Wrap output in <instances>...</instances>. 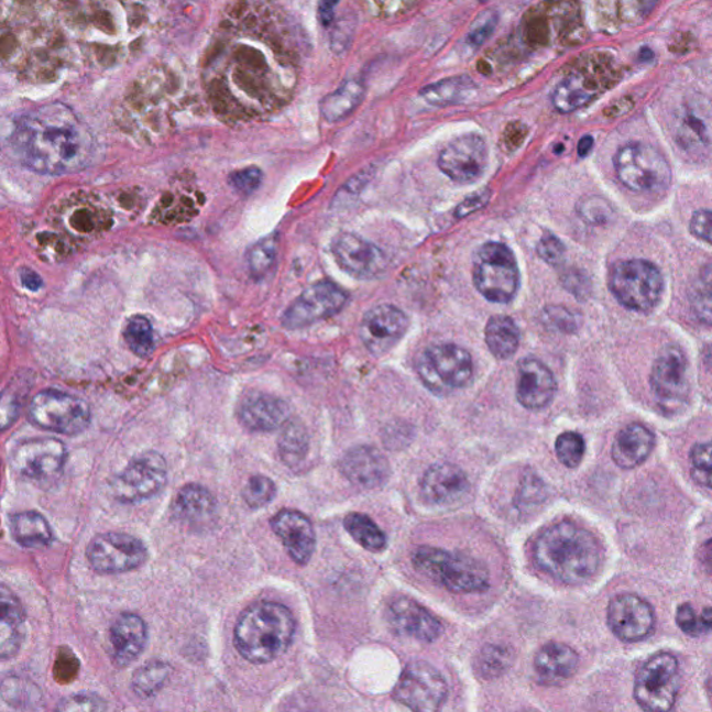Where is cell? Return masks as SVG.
Instances as JSON below:
<instances>
[{
	"label": "cell",
	"instance_id": "obj_5",
	"mask_svg": "<svg viewBox=\"0 0 712 712\" xmlns=\"http://www.w3.org/2000/svg\"><path fill=\"white\" fill-rule=\"evenodd\" d=\"M473 283L484 298L508 304L519 288V269L514 252L501 242H486L473 255Z\"/></svg>",
	"mask_w": 712,
	"mask_h": 712
},
{
	"label": "cell",
	"instance_id": "obj_20",
	"mask_svg": "<svg viewBox=\"0 0 712 712\" xmlns=\"http://www.w3.org/2000/svg\"><path fill=\"white\" fill-rule=\"evenodd\" d=\"M331 252L342 271L357 278L371 280L387 266L383 251L357 234L341 233L335 237Z\"/></svg>",
	"mask_w": 712,
	"mask_h": 712
},
{
	"label": "cell",
	"instance_id": "obj_37",
	"mask_svg": "<svg viewBox=\"0 0 712 712\" xmlns=\"http://www.w3.org/2000/svg\"><path fill=\"white\" fill-rule=\"evenodd\" d=\"M477 88L469 77H452L421 88L420 97L436 108L451 107L463 102Z\"/></svg>",
	"mask_w": 712,
	"mask_h": 712
},
{
	"label": "cell",
	"instance_id": "obj_59",
	"mask_svg": "<svg viewBox=\"0 0 712 712\" xmlns=\"http://www.w3.org/2000/svg\"><path fill=\"white\" fill-rule=\"evenodd\" d=\"M551 318L556 321L557 326L561 330L572 331L577 324H574L573 316L568 313L566 309L556 308L550 310Z\"/></svg>",
	"mask_w": 712,
	"mask_h": 712
},
{
	"label": "cell",
	"instance_id": "obj_10",
	"mask_svg": "<svg viewBox=\"0 0 712 712\" xmlns=\"http://www.w3.org/2000/svg\"><path fill=\"white\" fill-rule=\"evenodd\" d=\"M680 688L678 659L659 653L639 669L635 680V699L643 710L662 712L677 703Z\"/></svg>",
	"mask_w": 712,
	"mask_h": 712
},
{
	"label": "cell",
	"instance_id": "obj_47",
	"mask_svg": "<svg viewBox=\"0 0 712 712\" xmlns=\"http://www.w3.org/2000/svg\"><path fill=\"white\" fill-rule=\"evenodd\" d=\"M690 461L693 478L703 486L712 489V440L695 445L690 453Z\"/></svg>",
	"mask_w": 712,
	"mask_h": 712
},
{
	"label": "cell",
	"instance_id": "obj_38",
	"mask_svg": "<svg viewBox=\"0 0 712 712\" xmlns=\"http://www.w3.org/2000/svg\"><path fill=\"white\" fill-rule=\"evenodd\" d=\"M309 439L307 430L298 421H287L278 440V452L284 463L297 467L307 457Z\"/></svg>",
	"mask_w": 712,
	"mask_h": 712
},
{
	"label": "cell",
	"instance_id": "obj_26",
	"mask_svg": "<svg viewBox=\"0 0 712 712\" xmlns=\"http://www.w3.org/2000/svg\"><path fill=\"white\" fill-rule=\"evenodd\" d=\"M388 615L395 629L416 640L431 643L441 636L440 621L413 599H395L390 604Z\"/></svg>",
	"mask_w": 712,
	"mask_h": 712
},
{
	"label": "cell",
	"instance_id": "obj_46",
	"mask_svg": "<svg viewBox=\"0 0 712 712\" xmlns=\"http://www.w3.org/2000/svg\"><path fill=\"white\" fill-rule=\"evenodd\" d=\"M584 446L583 437L574 431H567L558 437L556 441V452L559 462L567 468H578L583 460Z\"/></svg>",
	"mask_w": 712,
	"mask_h": 712
},
{
	"label": "cell",
	"instance_id": "obj_14",
	"mask_svg": "<svg viewBox=\"0 0 712 712\" xmlns=\"http://www.w3.org/2000/svg\"><path fill=\"white\" fill-rule=\"evenodd\" d=\"M347 300L348 294L335 283H316L289 305L283 315L282 324L288 330L304 329L339 314L346 307Z\"/></svg>",
	"mask_w": 712,
	"mask_h": 712
},
{
	"label": "cell",
	"instance_id": "obj_50",
	"mask_svg": "<svg viewBox=\"0 0 712 712\" xmlns=\"http://www.w3.org/2000/svg\"><path fill=\"white\" fill-rule=\"evenodd\" d=\"M508 651L503 647H488L486 650H483L482 656H480V669H482L483 675H489V677H494L504 672L506 667H508Z\"/></svg>",
	"mask_w": 712,
	"mask_h": 712
},
{
	"label": "cell",
	"instance_id": "obj_1",
	"mask_svg": "<svg viewBox=\"0 0 712 712\" xmlns=\"http://www.w3.org/2000/svg\"><path fill=\"white\" fill-rule=\"evenodd\" d=\"M9 146L25 168L50 176L81 172L97 155L91 130L62 102L42 105L19 116Z\"/></svg>",
	"mask_w": 712,
	"mask_h": 712
},
{
	"label": "cell",
	"instance_id": "obj_57",
	"mask_svg": "<svg viewBox=\"0 0 712 712\" xmlns=\"http://www.w3.org/2000/svg\"><path fill=\"white\" fill-rule=\"evenodd\" d=\"M19 415V405L13 397L4 394L2 403V429L7 430L10 425H13Z\"/></svg>",
	"mask_w": 712,
	"mask_h": 712
},
{
	"label": "cell",
	"instance_id": "obj_61",
	"mask_svg": "<svg viewBox=\"0 0 712 712\" xmlns=\"http://www.w3.org/2000/svg\"><path fill=\"white\" fill-rule=\"evenodd\" d=\"M594 145L593 136L584 135L582 140L579 141L578 154L580 157H587L590 152H592Z\"/></svg>",
	"mask_w": 712,
	"mask_h": 712
},
{
	"label": "cell",
	"instance_id": "obj_17",
	"mask_svg": "<svg viewBox=\"0 0 712 712\" xmlns=\"http://www.w3.org/2000/svg\"><path fill=\"white\" fill-rule=\"evenodd\" d=\"M650 383L659 405L678 409L689 395L688 361L679 347H667L654 363Z\"/></svg>",
	"mask_w": 712,
	"mask_h": 712
},
{
	"label": "cell",
	"instance_id": "obj_51",
	"mask_svg": "<svg viewBox=\"0 0 712 712\" xmlns=\"http://www.w3.org/2000/svg\"><path fill=\"white\" fill-rule=\"evenodd\" d=\"M537 253L548 265L557 266L566 256V247L556 235L546 234L537 244Z\"/></svg>",
	"mask_w": 712,
	"mask_h": 712
},
{
	"label": "cell",
	"instance_id": "obj_15",
	"mask_svg": "<svg viewBox=\"0 0 712 712\" xmlns=\"http://www.w3.org/2000/svg\"><path fill=\"white\" fill-rule=\"evenodd\" d=\"M66 461L65 445L51 437L20 442L10 453V465L20 477L42 482L59 477Z\"/></svg>",
	"mask_w": 712,
	"mask_h": 712
},
{
	"label": "cell",
	"instance_id": "obj_39",
	"mask_svg": "<svg viewBox=\"0 0 712 712\" xmlns=\"http://www.w3.org/2000/svg\"><path fill=\"white\" fill-rule=\"evenodd\" d=\"M344 526L353 540L369 551H382L387 545L384 532L366 515L350 514L344 521Z\"/></svg>",
	"mask_w": 712,
	"mask_h": 712
},
{
	"label": "cell",
	"instance_id": "obj_34",
	"mask_svg": "<svg viewBox=\"0 0 712 712\" xmlns=\"http://www.w3.org/2000/svg\"><path fill=\"white\" fill-rule=\"evenodd\" d=\"M365 94V84L358 78H351L321 100L320 113L329 123L344 120L360 108Z\"/></svg>",
	"mask_w": 712,
	"mask_h": 712
},
{
	"label": "cell",
	"instance_id": "obj_22",
	"mask_svg": "<svg viewBox=\"0 0 712 712\" xmlns=\"http://www.w3.org/2000/svg\"><path fill=\"white\" fill-rule=\"evenodd\" d=\"M557 393V380L545 363L536 358H525L518 363L516 398L526 409L546 408Z\"/></svg>",
	"mask_w": 712,
	"mask_h": 712
},
{
	"label": "cell",
	"instance_id": "obj_9",
	"mask_svg": "<svg viewBox=\"0 0 712 712\" xmlns=\"http://www.w3.org/2000/svg\"><path fill=\"white\" fill-rule=\"evenodd\" d=\"M418 373L430 392L446 395L471 382L473 360L465 348L456 344L434 346L419 357Z\"/></svg>",
	"mask_w": 712,
	"mask_h": 712
},
{
	"label": "cell",
	"instance_id": "obj_31",
	"mask_svg": "<svg viewBox=\"0 0 712 712\" xmlns=\"http://www.w3.org/2000/svg\"><path fill=\"white\" fill-rule=\"evenodd\" d=\"M173 514L183 524H209L216 514V500L207 488L187 484L174 500Z\"/></svg>",
	"mask_w": 712,
	"mask_h": 712
},
{
	"label": "cell",
	"instance_id": "obj_13",
	"mask_svg": "<svg viewBox=\"0 0 712 712\" xmlns=\"http://www.w3.org/2000/svg\"><path fill=\"white\" fill-rule=\"evenodd\" d=\"M393 695L410 710L431 712L445 704L448 686L434 666L415 661L404 669Z\"/></svg>",
	"mask_w": 712,
	"mask_h": 712
},
{
	"label": "cell",
	"instance_id": "obj_44",
	"mask_svg": "<svg viewBox=\"0 0 712 712\" xmlns=\"http://www.w3.org/2000/svg\"><path fill=\"white\" fill-rule=\"evenodd\" d=\"M677 624L689 636H701L712 631V609L705 606L700 614L690 603L678 606Z\"/></svg>",
	"mask_w": 712,
	"mask_h": 712
},
{
	"label": "cell",
	"instance_id": "obj_7",
	"mask_svg": "<svg viewBox=\"0 0 712 712\" xmlns=\"http://www.w3.org/2000/svg\"><path fill=\"white\" fill-rule=\"evenodd\" d=\"M610 288L625 308L648 313L661 298L664 277L651 262L622 261L615 263L611 271Z\"/></svg>",
	"mask_w": 712,
	"mask_h": 712
},
{
	"label": "cell",
	"instance_id": "obj_4",
	"mask_svg": "<svg viewBox=\"0 0 712 712\" xmlns=\"http://www.w3.org/2000/svg\"><path fill=\"white\" fill-rule=\"evenodd\" d=\"M413 562L425 577L453 593H480L489 589V571L471 557L429 546L414 552Z\"/></svg>",
	"mask_w": 712,
	"mask_h": 712
},
{
	"label": "cell",
	"instance_id": "obj_32",
	"mask_svg": "<svg viewBox=\"0 0 712 712\" xmlns=\"http://www.w3.org/2000/svg\"><path fill=\"white\" fill-rule=\"evenodd\" d=\"M25 613L20 600L7 588L2 589V620H0V656L13 658L23 645Z\"/></svg>",
	"mask_w": 712,
	"mask_h": 712
},
{
	"label": "cell",
	"instance_id": "obj_33",
	"mask_svg": "<svg viewBox=\"0 0 712 712\" xmlns=\"http://www.w3.org/2000/svg\"><path fill=\"white\" fill-rule=\"evenodd\" d=\"M598 91V86L592 78L582 72H574L559 81L554 89L552 107L559 113H572L592 102Z\"/></svg>",
	"mask_w": 712,
	"mask_h": 712
},
{
	"label": "cell",
	"instance_id": "obj_43",
	"mask_svg": "<svg viewBox=\"0 0 712 712\" xmlns=\"http://www.w3.org/2000/svg\"><path fill=\"white\" fill-rule=\"evenodd\" d=\"M277 237L272 234L250 248L247 263L253 277L261 278L271 272L277 260Z\"/></svg>",
	"mask_w": 712,
	"mask_h": 712
},
{
	"label": "cell",
	"instance_id": "obj_35",
	"mask_svg": "<svg viewBox=\"0 0 712 712\" xmlns=\"http://www.w3.org/2000/svg\"><path fill=\"white\" fill-rule=\"evenodd\" d=\"M10 532L14 541L25 548H44L54 541L51 525L35 511H25L10 516Z\"/></svg>",
	"mask_w": 712,
	"mask_h": 712
},
{
	"label": "cell",
	"instance_id": "obj_48",
	"mask_svg": "<svg viewBox=\"0 0 712 712\" xmlns=\"http://www.w3.org/2000/svg\"><path fill=\"white\" fill-rule=\"evenodd\" d=\"M263 173L261 168L255 166L241 168V171L231 173L229 178L230 186L242 195L255 193L261 187Z\"/></svg>",
	"mask_w": 712,
	"mask_h": 712
},
{
	"label": "cell",
	"instance_id": "obj_53",
	"mask_svg": "<svg viewBox=\"0 0 712 712\" xmlns=\"http://www.w3.org/2000/svg\"><path fill=\"white\" fill-rule=\"evenodd\" d=\"M497 28V15L489 12L482 15V19L477 21L471 33L467 36V44L472 47H479L484 41L492 35L494 29Z\"/></svg>",
	"mask_w": 712,
	"mask_h": 712
},
{
	"label": "cell",
	"instance_id": "obj_12",
	"mask_svg": "<svg viewBox=\"0 0 712 712\" xmlns=\"http://www.w3.org/2000/svg\"><path fill=\"white\" fill-rule=\"evenodd\" d=\"M87 558L95 572L119 574L144 566L147 550L139 537L110 532L94 537L87 548Z\"/></svg>",
	"mask_w": 712,
	"mask_h": 712
},
{
	"label": "cell",
	"instance_id": "obj_29",
	"mask_svg": "<svg viewBox=\"0 0 712 712\" xmlns=\"http://www.w3.org/2000/svg\"><path fill=\"white\" fill-rule=\"evenodd\" d=\"M654 435L640 424L627 425L615 437L611 456L622 469L639 467L647 460L654 448Z\"/></svg>",
	"mask_w": 712,
	"mask_h": 712
},
{
	"label": "cell",
	"instance_id": "obj_27",
	"mask_svg": "<svg viewBox=\"0 0 712 712\" xmlns=\"http://www.w3.org/2000/svg\"><path fill=\"white\" fill-rule=\"evenodd\" d=\"M420 489L430 504L447 505L460 501L471 489V483L460 467L437 463L427 469Z\"/></svg>",
	"mask_w": 712,
	"mask_h": 712
},
{
	"label": "cell",
	"instance_id": "obj_30",
	"mask_svg": "<svg viewBox=\"0 0 712 712\" xmlns=\"http://www.w3.org/2000/svg\"><path fill=\"white\" fill-rule=\"evenodd\" d=\"M578 653L562 643H548L536 654L535 669L543 682L556 684L568 680L577 672Z\"/></svg>",
	"mask_w": 712,
	"mask_h": 712
},
{
	"label": "cell",
	"instance_id": "obj_54",
	"mask_svg": "<svg viewBox=\"0 0 712 712\" xmlns=\"http://www.w3.org/2000/svg\"><path fill=\"white\" fill-rule=\"evenodd\" d=\"M690 231L712 245V210H698L690 219Z\"/></svg>",
	"mask_w": 712,
	"mask_h": 712
},
{
	"label": "cell",
	"instance_id": "obj_60",
	"mask_svg": "<svg viewBox=\"0 0 712 712\" xmlns=\"http://www.w3.org/2000/svg\"><path fill=\"white\" fill-rule=\"evenodd\" d=\"M339 0H320L319 3V20L324 25L333 23L335 10Z\"/></svg>",
	"mask_w": 712,
	"mask_h": 712
},
{
	"label": "cell",
	"instance_id": "obj_55",
	"mask_svg": "<svg viewBox=\"0 0 712 712\" xmlns=\"http://www.w3.org/2000/svg\"><path fill=\"white\" fill-rule=\"evenodd\" d=\"M489 199V189H482V191L474 193L471 197H468L463 202L458 205L456 210L457 218H467V216L478 212L479 209L486 207Z\"/></svg>",
	"mask_w": 712,
	"mask_h": 712
},
{
	"label": "cell",
	"instance_id": "obj_52",
	"mask_svg": "<svg viewBox=\"0 0 712 712\" xmlns=\"http://www.w3.org/2000/svg\"><path fill=\"white\" fill-rule=\"evenodd\" d=\"M59 711H100L107 710V704L102 699L92 694H76L72 698L63 699L57 705Z\"/></svg>",
	"mask_w": 712,
	"mask_h": 712
},
{
	"label": "cell",
	"instance_id": "obj_42",
	"mask_svg": "<svg viewBox=\"0 0 712 712\" xmlns=\"http://www.w3.org/2000/svg\"><path fill=\"white\" fill-rule=\"evenodd\" d=\"M171 668L165 662L152 661L141 667L133 677V690L142 699L152 698L165 686Z\"/></svg>",
	"mask_w": 712,
	"mask_h": 712
},
{
	"label": "cell",
	"instance_id": "obj_6",
	"mask_svg": "<svg viewBox=\"0 0 712 712\" xmlns=\"http://www.w3.org/2000/svg\"><path fill=\"white\" fill-rule=\"evenodd\" d=\"M614 166L616 177L633 193H661L672 180L666 156L643 142L622 146L615 155Z\"/></svg>",
	"mask_w": 712,
	"mask_h": 712
},
{
	"label": "cell",
	"instance_id": "obj_18",
	"mask_svg": "<svg viewBox=\"0 0 712 712\" xmlns=\"http://www.w3.org/2000/svg\"><path fill=\"white\" fill-rule=\"evenodd\" d=\"M409 320L394 305H377L369 309L361 324V340L374 357L392 351L408 331Z\"/></svg>",
	"mask_w": 712,
	"mask_h": 712
},
{
	"label": "cell",
	"instance_id": "obj_28",
	"mask_svg": "<svg viewBox=\"0 0 712 712\" xmlns=\"http://www.w3.org/2000/svg\"><path fill=\"white\" fill-rule=\"evenodd\" d=\"M147 627L141 616L124 613L110 627V645L114 666L129 667L145 650Z\"/></svg>",
	"mask_w": 712,
	"mask_h": 712
},
{
	"label": "cell",
	"instance_id": "obj_11",
	"mask_svg": "<svg viewBox=\"0 0 712 712\" xmlns=\"http://www.w3.org/2000/svg\"><path fill=\"white\" fill-rule=\"evenodd\" d=\"M167 483V463L160 452L146 451L129 462L112 483L113 497L134 504L155 497Z\"/></svg>",
	"mask_w": 712,
	"mask_h": 712
},
{
	"label": "cell",
	"instance_id": "obj_23",
	"mask_svg": "<svg viewBox=\"0 0 712 712\" xmlns=\"http://www.w3.org/2000/svg\"><path fill=\"white\" fill-rule=\"evenodd\" d=\"M237 415L245 429L253 434H267L287 424L289 406L274 395L252 392L241 399Z\"/></svg>",
	"mask_w": 712,
	"mask_h": 712
},
{
	"label": "cell",
	"instance_id": "obj_36",
	"mask_svg": "<svg viewBox=\"0 0 712 712\" xmlns=\"http://www.w3.org/2000/svg\"><path fill=\"white\" fill-rule=\"evenodd\" d=\"M484 337L490 352L500 361L510 360L518 351L521 331L510 316L497 315L490 318Z\"/></svg>",
	"mask_w": 712,
	"mask_h": 712
},
{
	"label": "cell",
	"instance_id": "obj_8",
	"mask_svg": "<svg viewBox=\"0 0 712 712\" xmlns=\"http://www.w3.org/2000/svg\"><path fill=\"white\" fill-rule=\"evenodd\" d=\"M29 419L42 430L77 436L91 424V410L86 401L72 394L44 390L31 399Z\"/></svg>",
	"mask_w": 712,
	"mask_h": 712
},
{
	"label": "cell",
	"instance_id": "obj_3",
	"mask_svg": "<svg viewBox=\"0 0 712 712\" xmlns=\"http://www.w3.org/2000/svg\"><path fill=\"white\" fill-rule=\"evenodd\" d=\"M295 620L286 605L260 601L242 611L234 629V646L248 662L267 664L292 646Z\"/></svg>",
	"mask_w": 712,
	"mask_h": 712
},
{
	"label": "cell",
	"instance_id": "obj_40",
	"mask_svg": "<svg viewBox=\"0 0 712 712\" xmlns=\"http://www.w3.org/2000/svg\"><path fill=\"white\" fill-rule=\"evenodd\" d=\"M689 298L695 318L705 326H712V263L701 269Z\"/></svg>",
	"mask_w": 712,
	"mask_h": 712
},
{
	"label": "cell",
	"instance_id": "obj_56",
	"mask_svg": "<svg viewBox=\"0 0 712 712\" xmlns=\"http://www.w3.org/2000/svg\"><path fill=\"white\" fill-rule=\"evenodd\" d=\"M563 286L577 295L578 298L589 293V280L584 277V274L579 272L568 273L566 278H563Z\"/></svg>",
	"mask_w": 712,
	"mask_h": 712
},
{
	"label": "cell",
	"instance_id": "obj_45",
	"mask_svg": "<svg viewBox=\"0 0 712 712\" xmlns=\"http://www.w3.org/2000/svg\"><path fill=\"white\" fill-rule=\"evenodd\" d=\"M277 489L271 478L256 474L248 480L244 490H242V499H244L248 506L251 508H262L271 504L273 499L276 497Z\"/></svg>",
	"mask_w": 712,
	"mask_h": 712
},
{
	"label": "cell",
	"instance_id": "obj_58",
	"mask_svg": "<svg viewBox=\"0 0 712 712\" xmlns=\"http://www.w3.org/2000/svg\"><path fill=\"white\" fill-rule=\"evenodd\" d=\"M20 282L23 284V287L30 289V292H40L42 286H44V282H42L40 274L28 267H24L23 271L20 272Z\"/></svg>",
	"mask_w": 712,
	"mask_h": 712
},
{
	"label": "cell",
	"instance_id": "obj_19",
	"mask_svg": "<svg viewBox=\"0 0 712 712\" xmlns=\"http://www.w3.org/2000/svg\"><path fill=\"white\" fill-rule=\"evenodd\" d=\"M606 618L614 635L629 643L646 639L656 625L653 606L636 594H621L611 600Z\"/></svg>",
	"mask_w": 712,
	"mask_h": 712
},
{
	"label": "cell",
	"instance_id": "obj_49",
	"mask_svg": "<svg viewBox=\"0 0 712 712\" xmlns=\"http://www.w3.org/2000/svg\"><path fill=\"white\" fill-rule=\"evenodd\" d=\"M578 210L584 220L593 224L605 223L606 220H610L611 215H613L610 205L604 199L598 197L584 198L579 204Z\"/></svg>",
	"mask_w": 712,
	"mask_h": 712
},
{
	"label": "cell",
	"instance_id": "obj_21",
	"mask_svg": "<svg viewBox=\"0 0 712 712\" xmlns=\"http://www.w3.org/2000/svg\"><path fill=\"white\" fill-rule=\"evenodd\" d=\"M271 524L293 561L298 566H307L316 546L313 522L298 511L283 510L274 516Z\"/></svg>",
	"mask_w": 712,
	"mask_h": 712
},
{
	"label": "cell",
	"instance_id": "obj_24",
	"mask_svg": "<svg viewBox=\"0 0 712 712\" xmlns=\"http://www.w3.org/2000/svg\"><path fill=\"white\" fill-rule=\"evenodd\" d=\"M677 141L688 152L705 151L712 144V107L709 100H686L678 113Z\"/></svg>",
	"mask_w": 712,
	"mask_h": 712
},
{
	"label": "cell",
	"instance_id": "obj_2",
	"mask_svg": "<svg viewBox=\"0 0 712 712\" xmlns=\"http://www.w3.org/2000/svg\"><path fill=\"white\" fill-rule=\"evenodd\" d=\"M537 566L567 584H582L599 571L601 550L592 533L569 522L543 532L535 546Z\"/></svg>",
	"mask_w": 712,
	"mask_h": 712
},
{
	"label": "cell",
	"instance_id": "obj_16",
	"mask_svg": "<svg viewBox=\"0 0 712 712\" xmlns=\"http://www.w3.org/2000/svg\"><path fill=\"white\" fill-rule=\"evenodd\" d=\"M489 146L482 135L469 133L458 136L441 151L439 167L452 182H478L486 172Z\"/></svg>",
	"mask_w": 712,
	"mask_h": 712
},
{
	"label": "cell",
	"instance_id": "obj_62",
	"mask_svg": "<svg viewBox=\"0 0 712 712\" xmlns=\"http://www.w3.org/2000/svg\"><path fill=\"white\" fill-rule=\"evenodd\" d=\"M701 562L712 572V539L705 541L703 548H701Z\"/></svg>",
	"mask_w": 712,
	"mask_h": 712
},
{
	"label": "cell",
	"instance_id": "obj_41",
	"mask_svg": "<svg viewBox=\"0 0 712 712\" xmlns=\"http://www.w3.org/2000/svg\"><path fill=\"white\" fill-rule=\"evenodd\" d=\"M123 336L125 344L136 357L146 358L154 351V329H152L151 321L145 316L136 315L127 321Z\"/></svg>",
	"mask_w": 712,
	"mask_h": 712
},
{
	"label": "cell",
	"instance_id": "obj_25",
	"mask_svg": "<svg viewBox=\"0 0 712 712\" xmlns=\"http://www.w3.org/2000/svg\"><path fill=\"white\" fill-rule=\"evenodd\" d=\"M341 472L351 483L362 489L383 486L390 477V463L376 448L360 446L352 448L342 458Z\"/></svg>",
	"mask_w": 712,
	"mask_h": 712
}]
</instances>
